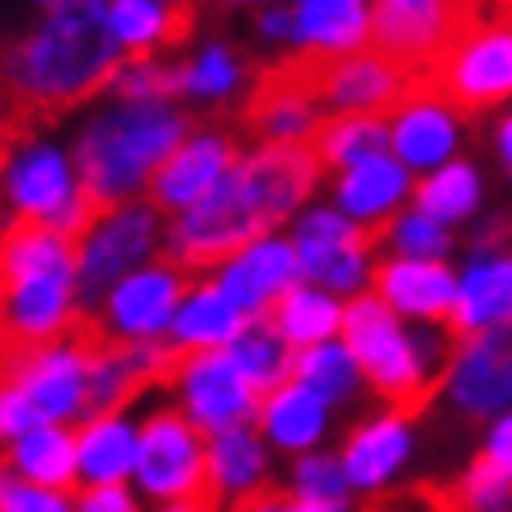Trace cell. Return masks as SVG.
Returning a JSON list of instances; mask_svg holds the SVG:
<instances>
[{"mask_svg": "<svg viewBox=\"0 0 512 512\" xmlns=\"http://www.w3.org/2000/svg\"><path fill=\"white\" fill-rule=\"evenodd\" d=\"M390 217H376L367 226H348L343 212H311L296 231V254H301V278L320 287L353 292L367 278V254L381 240H390Z\"/></svg>", "mask_w": 512, "mask_h": 512, "instance_id": "obj_8", "label": "cell"}, {"mask_svg": "<svg viewBox=\"0 0 512 512\" xmlns=\"http://www.w3.org/2000/svg\"><path fill=\"white\" fill-rule=\"evenodd\" d=\"M188 80H193V66L156 62V57L146 52V57H137L132 66H123V71L113 76V94H118L123 104H165V99L188 90Z\"/></svg>", "mask_w": 512, "mask_h": 512, "instance_id": "obj_30", "label": "cell"}, {"mask_svg": "<svg viewBox=\"0 0 512 512\" xmlns=\"http://www.w3.org/2000/svg\"><path fill=\"white\" fill-rule=\"evenodd\" d=\"M10 466L33 484L71 489V484H76V470H80V442H71V437H66L62 428H52V423H38L33 433L19 437Z\"/></svg>", "mask_w": 512, "mask_h": 512, "instance_id": "obj_26", "label": "cell"}, {"mask_svg": "<svg viewBox=\"0 0 512 512\" xmlns=\"http://www.w3.org/2000/svg\"><path fill=\"white\" fill-rule=\"evenodd\" d=\"M494 0H376L372 5V52L390 57L409 76V94L414 80L447 52L451 43H461L475 24H484Z\"/></svg>", "mask_w": 512, "mask_h": 512, "instance_id": "obj_5", "label": "cell"}, {"mask_svg": "<svg viewBox=\"0 0 512 512\" xmlns=\"http://www.w3.org/2000/svg\"><path fill=\"white\" fill-rule=\"evenodd\" d=\"M372 282L395 311L414 315V320H442L456 306V278L447 273L442 259H414V254H404L395 264L376 268Z\"/></svg>", "mask_w": 512, "mask_h": 512, "instance_id": "obj_16", "label": "cell"}, {"mask_svg": "<svg viewBox=\"0 0 512 512\" xmlns=\"http://www.w3.org/2000/svg\"><path fill=\"white\" fill-rule=\"evenodd\" d=\"M5 184H10L15 207L19 212H29V217H52V212H62L66 198L76 193V188H71L66 160L57 156L52 146H29V141H19V156L10 151Z\"/></svg>", "mask_w": 512, "mask_h": 512, "instance_id": "obj_18", "label": "cell"}, {"mask_svg": "<svg viewBox=\"0 0 512 512\" xmlns=\"http://www.w3.org/2000/svg\"><path fill=\"white\" fill-rule=\"evenodd\" d=\"M278 329L296 348H311V343H325L334 329L343 325V311L329 301V296L311 292V287H287L278 301V311H273Z\"/></svg>", "mask_w": 512, "mask_h": 512, "instance_id": "obj_29", "label": "cell"}, {"mask_svg": "<svg viewBox=\"0 0 512 512\" xmlns=\"http://www.w3.org/2000/svg\"><path fill=\"white\" fill-rule=\"evenodd\" d=\"M489 456H494L498 466H503V470H508V475H512V414H508V419H503V423H498V428H494V442H489Z\"/></svg>", "mask_w": 512, "mask_h": 512, "instance_id": "obj_42", "label": "cell"}, {"mask_svg": "<svg viewBox=\"0 0 512 512\" xmlns=\"http://www.w3.org/2000/svg\"><path fill=\"white\" fill-rule=\"evenodd\" d=\"M264 231H268V217L259 212V202L249 198L245 174L235 165L207 198L184 207V217L170 226V259L184 264L188 273L231 264L235 254L249 249Z\"/></svg>", "mask_w": 512, "mask_h": 512, "instance_id": "obj_7", "label": "cell"}, {"mask_svg": "<svg viewBox=\"0 0 512 512\" xmlns=\"http://www.w3.org/2000/svg\"><path fill=\"white\" fill-rule=\"evenodd\" d=\"M428 498H437V508H503V503H512V475L484 451L451 494H428Z\"/></svg>", "mask_w": 512, "mask_h": 512, "instance_id": "obj_35", "label": "cell"}, {"mask_svg": "<svg viewBox=\"0 0 512 512\" xmlns=\"http://www.w3.org/2000/svg\"><path fill=\"white\" fill-rule=\"evenodd\" d=\"M395 306L386 296H357L353 306L343 311V339L353 348V357L362 362V372L381 395L390 400V409L400 419H419L423 409L433 404L437 381L423 372L419 343L409 339L395 325Z\"/></svg>", "mask_w": 512, "mask_h": 512, "instance_id": "obj_3", "label": "cell"}, {"mask_svg": "<svg viewBox=\"0 0 512 512\" xmlns=\"http://www.w3.org/2000/svg\"><path fill=\"white\" fill-rule=\"evenodd\" d=\"M184 296H193V278H188L184 264H160L146 268V273H132L127 282H118L104 306V325L113 334H127V339H151L170 325Z\"/></svg>", "mask_w": 512, "mask_h": 512, "instance_id": "obj_11", "label": "cell"}, {"mask_svg": "<svg viewBox=\"0 0 512 512\" xmlns=\"http://www.w3.org/2000/svg\"><path fill=\"white\" fill-rule=\"evenodd\" d=\"M184 132V113H170L165 104H127V109L99 118L76 141L80 184L90 188L94 198L118 207L127 193H137L146 184V174L179 151Z\"/></svg>", "mask_w": 512, "mask_h": 512, "instance_id": "obj_2", "label": "cell"}, {"mask_svg": "<svg viewBox=\"0 0 512 512\" xmlns=\"http://www.w3.org/2000/svg\"><path fill=\"white\" fill-rule=\"evenodd\" d=\"M231 170H235V137H193L160 165L156 184H151V202L184 212L198 198H207Z\"/></svg>", "mask_w": 512, "mask_h": 512, "instance_id": "obj_14", "label": "cell"}, {"mask_svg": "<svg viewBox=\"0 0 512 512\" xmlns=\"http://www.w3.org/2000/svg\"><path fill=\"white\" fill-rule=\"evenodd\" d=\"M348 470L329 456H306L292 470V489H296V508L301 512H339L348 508Z\"/></svg>", "mask_w": 512, "mask_h": 512, "instance_id": "obj_32", "label": "cell"}, {"mask_svg": "<svg viewBox=\"0 0 512 512\" xmlns=\"http://www.w3.org/2000/svg\"><path fill=\"white\" fill-rule=\"evenodd\" d=\"M447 320L466 343L475 339L480 329L508 325L512 320V259H503V254H480V259L470 264Z\"/></svg>", "mask_w": 512, "mask_h": 512, "instance_id": "obj_17", "label": "cell"}, {"mask_svg": "<svg viewBox=\"0 0 512 512\" xmlns=\"http://www.w3.org/2000/svg\"><path fill=\"white\" fill-rule=\"evenodd\" d=\"M202 428L193 414H156L141 433L137 480L151 498H165L170 508H221L226 484L212 470V447H202Z\"/></svg>", "mask_w": 512, "mask_h": 512, "instance_id": "obj_6", "label": "cell"}, {"mask_svg": "<svg viewBox=\"0 0 512 512\" xmlns=\"http://www.w3.org/2000/svg\"><path fill=\"white\" fill-rule=\"evenodd\" d=\"M259 33L264 38H296V10H264L259 15Z\"/></svg>", "mask_w": 512, "mask_h": 512, "instance_id": "obj_41", "label": "cell"}, {"mask_svg": "<svg viewBox=\"0 0 512 512\" xmlns=\"http://www.w3.org/2000/svg\"><path fill=\"white\" fill-rule=\"evenodd\" d=\"M451 395L470 414H494L512 404V320L480 329L461 353V367L451 376Z\"/></svg>", "mask_w": 512, "mask_h": 512, "instance_id": "obj_13", "label": "cell"}, {"mask_svg": "<svg viewBox=\"0 0 512 512\" xmlns=\"http://www.w3.org/2000/svg\"><path fill=\"white\" fill-rule=\"evenodd\" d=\"M165 5H202V0H165Z\"/></svg>", "mask_w": 512, "mask_h": 512, "instance_id": "obj_44", "label": "cell"}, {"mask_svg": "<svg viewBox=\"0 0 512 512\" xmlns=\"http://www.w3.org/2000/svg\"><path fill=\"white\" fill-rule=\"evenodd\" d=\"M296 273H301L296 245H287V240H264V235H259L254 245L240 249L231 259L221 287H226V292L235 296V306L254 320V315H268V306L292 287Z\"/></svg>", "mask_w": 512, "mask_h": 512, "instance_id": "obj_15", "label": "cell"}, {"mask_svg": "<svg viewBox=\"0 0 512 512\" xmlns=\"http://www.w3.org/2000/svg\"><path fill=\"white\" fill-rule=\"evenodd\" d=\"M240 174H245L249 198L259 202L268 226H278L296 202H306V193L325 174V165H320L311 141H268L259 156H249L240 165Z\"/></svg>", "mask_w": 512, "mask_h": 512, "instance_id": "obj_12", "label": "cell"}, {"mask_svg": "<svg viewBox=\"0 0 512 512\" xmlns=\"http://www.w3.org/2000/svg\"><path fill=\"white\" fill-rule=\"evenodd\" d=\"M357 362L353 348H334V343H311L306 353L296 357V376L306 381V386H315L325 400H348L357 386Z\"/></svg>", "mask_w": 512, "mask_h": 512, "instance_id": "obj_33", "label": "cell"}, {"mask_svg": "<svg viewBox=\"0 0 512 512\" xmlns=\"http://www.w3.org/2000/svg\"><path fill=\"white\" fill-rule=\"evenodd\" d=\"M451 141H456V127L442 104H414L395 123V156L404 165H437L451 151Z\"/></svg>", "mask_w": 512, "mask_h": 512, "instance_id": "obj_28", "label": "cell"}, {"mask_svg": "<svg viewBox=\"0 0 512 512\" xmlns=\"http://www.w3.org/2000/svg\"><path fill=\"white\" fill-rule=\"evenodd\" d=\"M404 165H395L390 156L372 151V156H362L357 165L343 170V184H339V202L343 212H353L362 221H376V217H390L395 212V202L404 198Z\"/></svg>", "mask_w": 512, "mask_h": 512, "instance_id": "obj_22", "label": "cell"}, {"mask_svg": "<svg viewBox=\"0 0 512 512\" xmlns=\"http://www.w3.org/2000/svg\"><path fill=\"white\" fill-rule=\"evenodd\" d=\"M123 57L127 43L113 24V0H52L43 24L10 52L5 146L29 141L57 113L113 85Z\"/></svg>", "mask_w": 512, "mask_h": 512, "instance_id": "obj_1", "label": "cell"}, {"mask_svg": "<svg viewBox=\"0 0 512 512\" xmlns=\"http://www.w3.org/2000/svg\"><path fill=\"white\" fill-rule=\"evenodd\" d=\"M400 414H390V419L372 423V428H362L357 437H348V447H343V470H348V480L357 489H381V484L395 475V466L404 461V451H409V433H404Z\"/></svg>", "mask_w": 512, "mask_h": 512, "instance_id": "obj_23", "label": "cell"}, {"mask_svg": "<svg viewBox=\"0 0 512 512\" xmlns=\"http://www.w3.org/2000/svg\"><path fill=\"white\" fill-rule=\"evenodd\" d=\"M480 198V179L470 165H447L419 184V207L437 221H461Z\"/></svg>", "mask_w": 512, "mask_h": 512, "instance_id": "obj_34", "label": "cell"}, {"mask_svg": "<svg viewBox=\"0 0 512 512\" xmlns=\"http://www.w3.org/2000/svg\"><path fill=\"white\" fill-rule=\"evenodd\" d=\"M226 5H249V0H226Z\"/></svg>", "mask_w": 512, "mask_h": 512, "instance_id": "obj_45", "label": "cell"}, {"mask_svg": "<svg viewBox=\"0 0 512 512\" xmlns=\"http://www.w3.org/2000/svg\"><path fill=\"white\" fill-rule=\"evenodd\" d=\"M498 151H503V160H508V170H512V118L503 123V132H498Z\"/></svg>", "mask_w": 512, "mask_h": 512, "instance_id": "obj_43", "label": "cell"}, {"mask_svg": "<svg viewBox=\"0 0 512 512\" xmlns=\"http://www.w3.org/2000/svg\"><path fill=\"white\" fill-rule=\"evenodd\" d=\"M235 80H240V62H235L231 52H202V62H193V80H188V90L193 94H226L235 90Z\"/></svg>", "mask_w": 512, "mask_h": 512, "instance_id": "obj_38", "label": "cell"}, {"mask_svg": "<svg viewBox=\"0 0 512 512\" xmlns=\"http://www.w3.org/2000/svg\"><path fill=\"white\" fill-rule=\"evenodd\" d=\"M43 5H52V0H43Z\"/></svg>", "mask_w": 512, "mask_h": 512, "instance_id": "obj_47", "label": "cell"}, {"mask_svg": "<svg viewBox=\"0 0 512 512\" xmlns=\"http://www.w3.org/2000/svg\"><path fill=\"white\" fill-rule=\"evenodd\" d=\"M212 470H217V480L226 484V494H235V498L264 480V451L249 437V428L212 433Z\"/></svg>", "mask_w": 512, "mask_h": 512, "instance_id": "obj_31", "label": "cell"}, {"mask_svg": "<svg viewBox=\"0 0 512 512\" xmlns=\"http://www.w3.org/2000/svg\"><path fill=\"white\" fill-rule=\"evenodd\" d=\"M38 423H47L43 414H38V404H33L24 390L5 386V400H0V428H5V437H24V433H33Z\"/></svg>", "mask_w": 512, "mask_h": 512, "instance_id": "obj_39", "label": "cell"}, {"mask_svg": "<svg viewBox=\"0 0 512 512\" xmlns=\"http://www.w3.org/2000/svg\"><path fill=\"white\" fill-rule=\"evenodd\" d=\"M390 245L400 254H414V259H442L451 249V235L442 231V221L428 217V212H414V217H400L390 226Z\"/></svg>", "mask_w": 512, "mask_h": 512, "instance_id": "obj_36", "label": "cell"}, {"mask_svg": "<svg viewBox=\"0 0 512 512\" xmlns=\"http://www.w3.org/2000/svg\"><path fill=\"white\" fill-rule=\"evenodd\" d=\"M372 38L367 0H301L296 5V43L315 52H357Z\"/></svg>", "mask_w": 512, "mask_h": 512, "instance_id": "obj_19", "label": "cell"}, {"mask_svg": "<svg viewBox=\"0 0 512 512\" xmlns=\"http://www.w3.org/2000/svg\"><path fill=\"white\" fill-rule=\"evenodd\" d=\"M395 137L386 127V113H353V109H339L334 118H320L315 132L306 141L315 146V156L325 170H348L357 165L362 156L372 151H386V141Z\"/></svg>", "mask_w": 512, "mask_h": 512, "instance_id": "obj_20", "label": "cell"}, {"mask_svg": "<svg viewBox=\"0 0 512 512\" xmlns=\"http://www.w3.org/2000/svg\"><path fill=\"white\" fill-rule=\"evenodd\" d=\"M0 503H5V512H62V508H71L76 498H71V489H52V484H33V480L5 475Z\"/></svg>", "mask_w": 512, "mask_h": 512, "instance_id": "obj_37", "label": "cell"}, {"mask_svg": "<svg viewBox=\"0 0 512 512\" xmlns=\"http://www.w3.org/2000/svg\"><path fill=\"white\" fill-rule=\"evenodd\" d=\"M137 451L141 442L132 437L123 419H90L85 433H80V475L90 484H104V480H123L127 470H137Z\"/></svg>", "mask_w": 512, "mask_h": 512, "instance_id": "obj_27", "label": "cell"}, {"mask_svg": "<svg viewBox=\"0 0 512 512\" xmlns=\"http://www.w3.org/2000/svg\"><path fill=\"white\" fill-rule=\"evenodd\" d=\"M160 240L156 226V207H127L113 212L109 221H99L80 249V301L90 306L104 296L113 278H123L132 264H141Z\"/></svg>", "mask_w": 512, "mask_h": 512, "instance_id": "obj_10", "label": "cell"}, {"mask_svg": "<svg viewBox=\"0 0 512 512\" xmlns=\"http://www.w3.org/2000/svg\"><path fill=\"white\" fill-rule=\"evenodd\" d=\"M259 419H264L268 437H273L278 447L306 451L315 437L325 433V395L315 386H306V381H301V386H278L268 395Z\"/></svg>", "mask_w": 512, "mask_h": 512, "instance_id": "obj_25", "label": "cell"}, {"mask_svg": "<svg viewBox=\"0 0 512 512\" xmlns=\"http://www.w3.org/2000/svg\"><path fill=\"white\" fill-rule=\"evenodd\" d=\"M494 5H508V0H494Z\"/></svg>", "mask_w": 512, "mask_h": 512, "instance_id": "obj_46", "label": "cell"}, {"mask_svg": "<svg viewBox=\"0 0 512 512\" xmlns=\"http://www.w3.org/2000/svg\"><path fill=\"white\" fill-rule=\"evenodd\" d=\"M245 325H249V315L235 306V296L217 282V287H198V292L188 296V306L174 315V339L202 353V348L231 343Z\"/></svg>", "mask_w": 512, "mask_h": 512, "instance_id": "obj_24", "label": "cell"}, {"mask_svg": "<svg viewBox=\"0 0 512 512\" xmlns=\"http://www.w3.org/2000/svg\"><path fill=\"white\" fill-rule=\"evenodd\" d=\"M287 334L278 329L273 315H254L240 334L231 339V357L240 362V372L249 376V386L259 395H273L278 386H287V376L296 372V362L287 357Z\"/></svg>", "mask_w": 512, "mask_h": 512, "instance_id": "obj_21", "label": "cell"}, {"mask_svg": "<svg viewBox=\"0 0 512 512\" xmlns=\"http://www.w3.org/2000/svg\"><path fill=\"white\" fill-rule=\"evenodd\" d=\"M512 94V24L508 19H484L451 43L419 80H414V104H442L451 113H484Z\"/></svg>", "mask_w": 512, "mask_h": 512, "instance_id": "obj_4", "label": "cell"}, {"mask_svg": "<svg viewBox=\"0 0 512 512\" xmlns=\"http://www.w3.org/2000/svg\"><path fill=\"white\" fill-rule=\"evenodd\" d=\"M76 503L85 512H127V508H132V494H127L118 480H104V484H90Z\"/></svg>", "mask_w": 512, "mask_h": 512, "instance_id": "obj_40", "label": "cell"}, {"mask_svg": "<svg viewBox=\"0 0 512 512\" xmlns=\"http://www.w3.org/2000/svg\"><path fill=\"white\" fill-rule=\"evenodd\" d=\"M184 400L188 414L207 428V433H226V428H249L254 414H264L259 390L249 386V376L240 372V362L226 353L202 348L184 372Z\"/></svg>", "mask_w": 512, "mask_h": 512, "instance_id": "obj_9", "label": "cell"}]
</instances>
